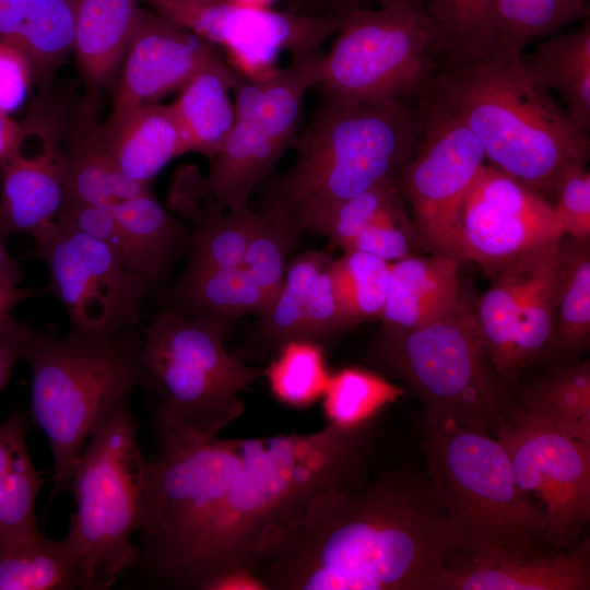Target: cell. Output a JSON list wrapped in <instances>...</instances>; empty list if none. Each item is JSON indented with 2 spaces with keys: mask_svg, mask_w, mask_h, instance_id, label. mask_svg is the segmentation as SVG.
I'll return each instance as SVG.
<instances>
[{
  "mask_svg": "<svg viewBox=\"0 0 590 590\" xmlns=\"http://www.w3.org/2000/svg\"><path fill=\"white\" fill-rule=\"evenodd\" d=\"M101 142L129 179L149 182L173 158L185 154L182 137L169 105L150 104L98 126Z\"/></svg>",
  "mask_w": 590,
  "mask_h": 590,
  "instance_id": "44dd1931",
  "label": "cell"
},
{
  "mask_svg": "<svg viewBox=\"0 0 590 590\" xmlns=\"http://www.w3.org/2000/svg\"><path fill=\"white\" fill-rule=\"evenodd\" d=\"M418 115L404 102L322 99L294 139L297 158L266 189L264 216L297 234L317 225L340 203L398 177L418 138Z\"/></svg>",
  "mask_w": 590,
  "mask_h": 590,
  "instance_id": "277c9868",
  "label": "cell"
},
{
  "mask_svg": "<svg viewBox=\"0 0 590 590\" xmlns=\"http://www.w3.org/2000/svg\"><path fill=\"white\" fill-rule=\"evenodd\" d=\"M298 237L286 224L261 214L240 267L262 288L270 306L283 284L286 258Z\"/></svg>",
  "mask_w": 590,
  "mask_h": 590,
  "instance_id": "b9f144b4",
  "label": "cell"
},
{
  "mask_svg": "<svg viewBox=\"0 0 590 590\" xmlns=\"http://www.w3.org/2000/svg\"><path fill=\"white\" fill-rule=\"evenodd\" d=\"M550 90L558 92L565 110L581 130L590 129V24L542 43L524 59Z\"/></svg>",
  "mask_w": 590,
  "mask_h": 590,
  "instance_id": "83f0119b",
  "label": "cell"
},
{
  "mask_svg": "<svg viewBox=\"0 0 590 590\" xmlns=\"http://www.w3.org/2000/svg\"><path fill=\"white\" fill-rule=\"evenodd\" d=\"M78 0H33L16 47L33 78L45 80L73 50Z\"/></svg>",
  "mask_w": 590,
  "mask_h": 590,
  "instance_id": "836d02e7",
  "label": "cell"
},
{
  "mask_svg": "<svg viewBox=\"0 0 590 590\" xmlns=\"http://www.w3.org/2000/svg\"><path fill=\"white\" fill-rule=\"evenodd\" d=\"M261 214L249 205L219 213L203 210L192 219L187 266L205 268L240 267L260 223Z\"/></svg>",
  "mask_w": 590,
  "mask_h": 590,
  "instance_id": "e575fe53",
  "label": "cell"
},
{
  "mask_svg": "<svg viewBox=\"0 0 590 590\" xmlns=\"http://www.w3.org/2000/svg\"><path fill=\"white\" fill-rule=\"evenodd\" d=\"M319 83L324 98L349 103L403 102L433 83L441 34L424 5L394 2L340 13Z\"/></svg>",
  "mask_w": 590,
  "mask_h": 590,
  "instance_id": "30bf717a",
  "label": "cell"
},
{
  "mask_svg": "<svg viewBox=\"0 0 590 590\" xmlns=\"http://www.w3.org/2000/svg\"><path fill=\"white\" fill-rule=\"evenodd\" d=\"M376 420L354 426L328 422L311 434L240 439L243 463L191 540L167 589L209 590L226 574L250 573L262 550L316 497L369 470Z\"/></svg>",
  "mask_w": 590,
  "mask_h": 590,
  "instance_id": "7a4b0ae2",
  "label": "cell"
},
{
  "mask_svg": "<svg viewBox=\"0 0 590 590\" xmlns=\"http://www.w3.org/2000/svg\"><path fill=\"white\" fill-rule=\"evenodd\" d=\"M138 327L109 335H60L28 326L21 359L31 373V411L54 460L51 497L68 491L72 469L98 424L132 391L148 387L138 362Z\"/></svg>",
  "mask_w": 590,
  "mask_h": 590,
  "instance_id": "8992f818",
  "label": "cell"
},
{
  "mask_svg": "<svg viewBox=\"0 0 590 590\" xmlns=\"http://www.w3.org/2000/svg\"><path fill=\"white\" fill-rule=\"evenodd\" d=\"M321 75L320 52L266 74L239 75L234 125L200 180L206 209L222 213L248 204L252 190L293 144L306 95Z\"/></svg>",
  "mask_w": 590,
  "mask_h": 590,
  "instance_id": "8fae6325",
  "label": "cell"
},
{
  "mask_svg": "<svg viewBox=\"0 0 590 590\" xmlns=\"http://www.w3.org/2000/svg\"><path fill=\"white\" fill-rule=\"evenodd\" d=\"M460 554L424 474L386 465L316 497L250 573L264 590H430Z\"/></svg>",
  "mask_w": 590,
  "mask_h": 590,
  "instance_id": "6da1fadb",
  "label": "cell"
},
{
  "mask_svg": "<svg viewBox=\"0 0 590 590\" xmlns=\"http://www.w3.org/2000/svg\"><path fill=\"white\" fill-rule=\"evenodd\" d=\"M32 69L26 56L14 45L0 42V114L8 115L24 101Z\"/></svg>",
  "mask_w": 590,
  "mask_h": 590,
  "instance_id": "bcb514c9",
  "label": "cell"
},
{
  "mask_svg": "<svg viewBox=\"0 0 590 590\" xmlns=\"http://www.w3.org/2000/svg\"><path fill=\"white\" fill-rule=\"evenodd\" d=\"M240 73L226 63L201 71L169 105L179 127L184 152L210 160L221 150L235 121L234 90Z\"/></svg>",
  "mask_w": 590,
  "mask_h": 590,
  "instance_id": "cb8c5ba5",
  "label": "cell"
},
{
  "mask_svg": "<svg viewBox=\"0 0 590 590\" xmlns=\"http://www.w3.org/2000/svg\"><path fill=\"white\" fill-rule=\"evenodd\" d=\"M30 257L47 268L44 290L63 306L70 332L109 335L138 327L151 287L103 241L56 216L31 234Z\"/></svg>",
  "mask_w": 590,
  "mask_h": 590,
  "instance_id": "4fadbf2b",
  "label": "cell"
},
{
  "mask_svg": "<svg viewBox=\"0 0 590 590\" xmlns=\"http://www.w3.org/2000/svg\"><path fill=\"white\" fill-rule=\"evenodd\" d=\"M496 0H429L426 10L437 25L449 62L484 55Z\"/></svg>",
  "mask_w": 590,
  "mask_h": 590,
  "instance_id": "60d3db41",
  "label": "cell"
},
{
  "mask_svg": "<svg viewBox=\"0 0 590 590\" xmlns=\"http://www.w3.org/2000/svg\"><path fill=\"white\" fill-rule=\"evenodd\" d=\"M329 7V13H342L344 11L359 8V7H369L370 3H376L377 5H385L394 2H413L426 8V4L429 0H321Z\"/></svg>",
  "mask_w": 590,
  "mask_h": 590,
  "instance_id": "816d5d0a",
  "label": "cell"
},
{
  "mask_svg": "<svg viewBox=\"0 0 590 590\" xmlns=\"http://www.w3.org/2000/svg\"><path fill=\"white\" fill-rule=\"evenodd\" d=\"M390 264L373 255L346 250L330 262L333 288L346 327L374 317L384 309Z\"/></svg>",
  "mask_w": 590,
  "mask_h": 590,
  "instance_id": "d590c367",
  "label": "cell"
},
{
  "mask_svg": "<svg viewBox=\"0 0 590 590\" xmlns=\"http://www.w3.org/2000/svg\"><path fill=\"white\" fill-rule=\"evenodd\" d=\"M519 489L542 511L546 539L569 546L590 519V441L569 438L521 409L497 435Z\"/></svg>",
  "mask_w": 590,
  "mask_h": 590,
  "instance_id": "5bb4252c",
  "label": "cell"
},
{
  "mask_svg": "<svg viewBox=\"0 0 590 590\" xmlns=\"http://www.w3.org/2000/svg\"><path fill=\"white\" fill-rule=\"evenodd\" d=\"M330 260L326 252L308 250L288 263L276 297L260 316V338L269 350L275 347L279 351L285 343L300 340L309 288L317 273Z\"/></svg>",
  "mask_w": 590,
  "mask_h": 590,
  "instance_id": "8d00e7d4",
  "label": "cell"
},
{
  "mask_svg": "<svg viewBox=\"0 0 590 590\" xmlns=\"http://www.w3.org/2000/svg\"><path fill=\"white\" fill-rule=\"evenodd\" d=\"M33 0H0V42L16 43Z\"/></svg>",
  "mask_w": 590,
  "mask_h": 590,
  "instance_id": "c3c4849f",
  "label": "cell"
},
{
  "mask_svg": "<svg viewBox=\"0 0 590 590\" xmlns=\"http://www.w3.org/2000/svg\"><path fill=\"white\" fill-rule=\"evenodd\" d=\"M416 238L417 232L410 219L386 220L364 228L343 250L363 251L393 263L413 255Z\"/></svg>",
  "mask_w": 590,
  "mask_h": 590,
  "instance_id": "f6af8a7d",
  "label": "cell"
},
{
  "mask_svg": "<svg viewBox=\"0 0 590 590\" xmlns=\"http://www.w3.org/2000/svg\"><path fill=\"white\" fill-rule=\"evenodd\" d=\"M590 341V244L564 236L557 256V305L551 353L570 354Z\"/></svg>",
  "mask_w": 590,
  "mask_h": 590,
  "instance_id": "f546056e",
  "label": "cell"
},
{
  "mask_svg": "<svg viewBox=\"0 0 590 590\" xmlns=\"http://www.w3.org/2000/svg\"><path fill=\"white\" fill-rule=\"evenodd\" d=\"M590 541L556 555L481 558L460 554L436 576L430 590H588Z\"/></svg>",
  "mask_w": 590,
  "mask_h": 590,
  "instance_id": "d6986e66",
  "label": "cell"
},
{
  "mask_svg": "<svg viewBox=\"0 0 590 590\" xmlns=\"http://www.w3.org/2000/svg\"><path fill=\"white\" fill-rule=\"evenodd\" d=\"M559 241L540 247L518 307L512 349L515 384L528 366L551 352L557 305Z\"/></svg>",
  "mask_w": 590,
  "mask_h": 590,
  "instance_id": "d4e9b609",
  "label": "cell"
},
{
  "mask_svg": "<svg viewBox=\"0 0 590 590\" xmlns=\"http://www.w3.org/2000/svg\"><path fill=\"white\" fill-rule=\"evenodd\" d=\"M459 261L448 255H411L390 264L382 326L411 330L453 308L461 299Z\"/></svg>",
  "mask_w": 590,
  "mask_h": 590,
  "instance_id": "ffe728a7",
  "label": "cell"
},
{
  "mask_svg": "<svg viewBox=\"0 0 590 590\" xmlns=\"http://www.w3.org/2000/svg\"><path fill=\"white\" fill-rule=\"evenodd\" d=\"M140 0H78L73 51L79 69L94 87L118 80L142 8Z\"/></svg>",
  "mask_w": 590,
  "mask_h": 590,
  "instance_id": "7402d4cb",
  "label": "cell"
},
{
  "mask_svg": "<svg viewBox=\"0 0 590 590\" xmlns=\"http://www.w3.org/2000/svg\"><path fill=\"white\" fill-rule=\"evenodd\" d=\"M23 280V272L15 260L10 256L5 246V236L0 231V282L19 285Z\"/></svg>",
  "mask_w": 590,
  "mask_h": 590,
  "instance_id": "f907efd6",
  "label": "cell"
},
{
  "mask_svg": "<svg viewBox=\"0 0 590 590\" xmlns=\"http://www.w3.org/2000/svg\"><path fill=\"white\" fill-rule=\"evenodd\" d=\"M405 391L382 377L361 368H344L331 376L324 394L329 423L354 426L377 415Z\"/></svg>",
  "mask_w": 590,
  "mask_h": 590,
  "instance_id": "74e56055",
  "label": "cell"
},
{
  "mask_svg": "<svg viewBox=\"0 0 590 590\" xmlns=\"http://www.w3.org/2000/svg\"><path fill=\"white\" fill-rule=\"evenodd\" d=\"M64 153L67 198L109 208L149 187L126 177L105 151L98 126L81 134Z\"/></svg>",
  "mask_w": 590,
  "mask_h": 590,
  "instance_id": "d6a6232c",
  "label": "cell"
},
{
  "mask_svg": "<svg viewBox=\"0 0 590 590\" xmlns=\"http://www.w3.org/2000/svg\"><path fill=\"white\" fill-rule=\"evenodd\" d=\"M154 12L191 31L210 44L227 49L250 75L271 68L286 50L293 59L319 52L335 33L338 13H294L252 7L233 0H140Z\"/></svg>",
  "mask_w": 590,
  "mask_h": 590,
  "instance_id": "9a60e30c",
  "label": "cell"
},
{
  "mask_svg": "<svg viewBox=\"0 0 590 590\" xmlns=\"http://www.w3.org/2000/svg\"><path fill=\"white\" fill-rule=\"evenodd\" d=\"M330 262L320 269L309 288L300 340L319 343L346 328L335 297Z\"/></svg>",
  "mask_w": 590,
  "mask_h": 590,
  "instance_id": "ee69618b",
  "label": "cell"
},
{
  "mask_svg": "<svg viewBox=\"0 0 590 590\" xmlns=\"http://www.w3.org/2000/svg\"><path fill=\"white\" fill-rule=\"evenodd\" d=\"M409 219L398 177L382 180L331 211L314 232L342 249L367 226L386 220Z\"/></svg>",
  "mask_w": 590,
  "mask_h": 590,
  "instance_id": "ab89813d",
  "label": "cell"
},
{
  "mask_svg": "<svg viewBox=\"0 0 590 590\" xmlns=\"http://www.w3.org/2000/svg\"><path fill=\"white\" fill-rule=\"evenodd\" d=\"M420 98L418 138L398 175V184L422 240L434 252L460 261V209L486 157L479 139L439 94L434 81Z\"/></svg>",
  "mask_w": 590,
  "mask_h": 590,
  "instance_id": "7c38bea8",
  "label": "cell"
},
{
  "mask_svg": "<svg viewBox=\"0 0 590 590\" xmlns=\"http://www.w3.org/2000/svg\"><path fill=\"white\" fill-rule=\"evenodd\" d=\"M26 415L0 424V554L40 533L35 502L43 480L26 444Z\"/></svg>",
  "mask_w": 590,
  "mask_h": 590,
  "instance_id": "603a6c76",
  "label": "cell"
},
{
  "mask_svg": "<svg viewBox=\"0 0 590 590\" xmlns=\"http://www.w3.org/2000/svg\"><path fill=\"white\" fill-rule=\"evenodd\" d=\"M424 476L464 555L520 558L546 539L540 508L518 487L497 437L424 411Z\"/></svg>",
  "mask_w": 590,
  "mask_h": 590,
  "instance_id": "5b68a950",
  "label": "cell"
},
{
  "mask_svg": "<svg viewBox=\"0 0 590 590\" xmlns=\"http://www.w3.org/2000/svg\"><path fill=\"white\" fill-rule=\"evenodd\" d=\"M229 320L164 308L142 333L138 362L158 397L156 428L217 435L245 411L240 392L264 376L224 345Z\"/></svg>",
  "mask_w": 590,
  "mask_h": 590,
  "instance_id": "ba28073f",
  "label": "cell"
},
{
  "mask_svg": "<svg viewBox=\"0 0 590 590\" xmlns=\"http://www.w3.org/2000/svg\"><path fill=\"white\" fill-rule=\"evenodd\" d=\"M129 400L98 424L72 469L68 491L75 511L67 534L78 556L80 590L108 589L138 562L132 536L142 519L148 459Z\"/></svg>",
  "mask_w": 590,
  "mask_h": 590,
  "instance_id": "52a82bcc",
  "label": "cell"
},
{
  "mask_svg": "<svg viewBox=\"0 0 590 590\" xmlns=\"http://www.w3.org/2000/svg\"><path fill=\"white\" fill-rule=\"evenodd\" d=\"M374 352L424 411L497 437L508 417L505 387L474 312L462 299L415 329L382 326Z\"/></svg>",
  "mask_w": 590,
  "mask_h": 590,
  "instance_id": "9c48e42d",
  "label": "cell"
},
{
  "mask_svg": "<svg viewBox=\"0 0 590 590\" xmlns=\"http://www.w3.org/2000/svg\"><path fill=\"white\" fill-rule=\"evenodd\" d=\"M28 324L12 315L0 321V392L10 384L13 369L21 361Z\"/></svg>",
  "mask_w": 590,
  "mask_h": 590,
  "instance_id": "7dc6e473",
  "label": "cell"
},
{
  "mask_svg": "<svg viewBox=\"0 0 590 590\" xmlns=\"http://www.w3.org/2000/svg\"><path fill=\"white\" fill-rule=\"evenodd\" d=\"M521 410L565 436L590 441V364L567 363L534 379L521 393Z\"/></svg>",
  "mask_w": 590,
  "mask_h": 590,
  "instance_id": "f1b7e54d",
  "label": "cell"
},
{
  "mask_svg": "<svg viewBox=\"0 0 590 590\" xmlns=\"http://www.w3.org/2000/svg\"><path fill=\"white\" fill-rule=\"evenodd\" d=\"M551 196V204L565 235L590 241V174L586 165L566 169L557 179Z\"/></svg>",
  "mask_w": 590,
  "mask_h": 590,
  "instance_id": "7bdbcfd3",
  "label": "cell"
},
{
  "mask_svg": "<svg viewBox=\"0 0 590 590\" xmlns=\"http://www.w3.org/2000/svg\"><path fill=\"white\" fill-rule=\"evenodd\" d=\"M225 64L212 44L156 12L141 11L107 119L155 104L203 70Z\"/></svg>",
  "mask_w": 590,
  "mask_h": 590,
  "instance_id": "ac0fdd59",
  "label": "cell"
},
{
  "mask_svg": "<svg viewBox=\"0 0 590 590\" xmlns=\"http://www.w3.org/2000/svg\"><path fill=\"white\" fill-rule=\"evenodd\" d=\"M79 562L66 534L50 540L42 533L0 554V590L78 589Z\"/></svg>",
  "mask_w": 590,
  "mask_h": 590,
  "instance_id": "1f68e13d",
  "label": "cell"
},
{
  "mask_svg": "<svg viewBox=\"0 0 590 590\" xmlns=\"http://www.w3.org/2000/svg\"><path fill=\"white\" fill-rule=\"evenodd\" d=\"M264 376L280 401L297 408L321 396L330 379L321 346L307 340L285 343L264 369Z\"/></svg>",
  "mask_w": 590,
  "mask_h": 590,
  "instance_id": "f35d334b",
  "label": "cell"
},
{
  "mask_svg": "<svg viewBox=\"0 0 590 590\" xmlns=\"http://www.w3.org/2000/svg\"><path fill=\"white\" fill-rule=\"evenodd\" d=\"M58 123L42 108L20 123L0 160V231L32 234L54 220L67 198L66 161Z\"/></svg>",
  "mask_w": 590,
  "mask_h": 590,
  "instance_id": "e0dca14e",
  "label": "cell"
},
{
  "mask_svg": "<svg viewBox=\"0 0 590 590\" xmlns=\"http://www.w3.org/2000/svg\"><path fill=\"white\" fill-rule=\"evenodd\" d=\"M38 293L32 288H21L19 285H10L0 282V321L20 303L36 296Z\"/></svg>",
  "mask_w": 590,
  "mask_h": 590,
  "instance_id": "681fc988",
  "label": "cell"
},
{
  "mask_svg": "<svg viewBox=\"0 0 590 590\" xmlns=\"http://www.w3.org/2000/svg\"><path fill=\"white\" fill-rule=\"evenodd\" d=\"M539 248L512 259L492 275V283L479 299L474 312L487 353L504 387L515 384L512 349L518 307Z\"/></svg>",
  "mask_w": 590,
  "mask_h": 590,
  "instance_id": "4316f807",
  "label": "cell"
},
{
  "mask_svg": "<svg viewBox=\"0 0 590 590\" xmlns=\"http://www.w3.org/2000/svg\"><path fill=\"white\" fill-rule=\"evenodd\" d=\"M565 236L551 202L496 167L484 165L460 209L459 259L494 275L504 264Z\"/></svg>",
  "mask_w": 590,
  "mask_h": 590,
  "instance_id": "2e32d148",
  "label": "cell"
},
{
  "mask_svg": "<svg viewBox=\"0 0 590 590\" xmlns=\"http://www.w3.org/2000/svg\"><path fill=\"white\" fill-rule=\"evenodd\" d=\"M243 4L252 5V7H262L268 8L267 4L272 0H233Z\"/></svg>",
  "mask_w": 590,
  "mask_h": 590,
  "instance_id": "db71d44e",
  "label": "cell"
},
{
  "mask_svg": "<svg viewBox=\"0 0 590 590\" xmlns=\"http://www.w3.org/2000/svg\"><path fill=\"white\" fill-rule=\"evenodd\" d=\"M589 0H496L485 54L516 52L555 30L582 19Z\"/></svg>",
  "mask_w": 590,
  "mask_h": 590,
  "instance_id": "4dcf8cb0",
  "label": "cell"
},
{
  "mask_svg": "<svg viewBox=\"0 0 590 590\" xmlns=\"http://www.w3.org/2000/svg\"><path fill=\"white\" fill-rule=\"evenodd\" d=\"M448 66L434 85L492 166L546 198L566 169L586 165L588 132L573 122L522 54L488 52Z\"/></svg>",
  "mask_w": 590,
  "mask_h": 590,
  "instance_id": "3957f363",
  "label": "cell"
},
{
  "mask_svg": "<svg viewBox=\"0 0 590 590\" xmlns=\"http://www.w3.org/2000/svg\"><path fill=\"white\" fill-rule=\"evenodd\" d=\"M19 129H20V123L10 119L8 115L0 114V160L12 148L16 139Z\"/></svg>",
  "mask_w": 590,
  "mask_h": 590,
  "instance_id": "f5cc1de1",
  "label": "cell"
},
{
  "mask_svg": "<svg viewBox=\"0 0 590 590\" xmlns=\"http://www.w3.org/2000/svg\"><path fill=\"white\" fill-rule=\"evenodd\" d=\"M175 298L174 310L186 315H214L229 321L248 314L262 316L270 306L262 288L243 267L186 266Z\"/></svg>",
  "mask_w": 590,
  "mask_h": 590,
  "instance_id": "484cf974",
  "label": "cell"
}]
</instances>
